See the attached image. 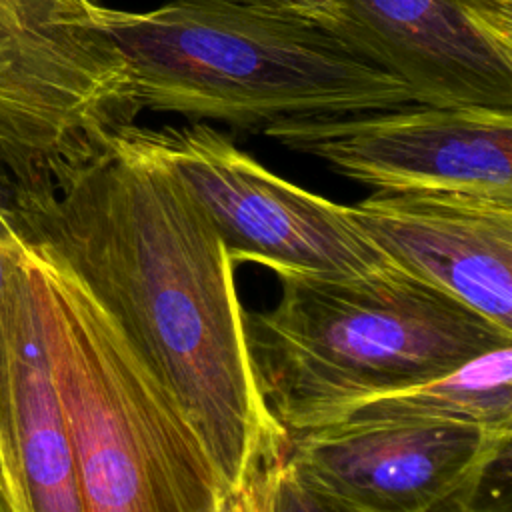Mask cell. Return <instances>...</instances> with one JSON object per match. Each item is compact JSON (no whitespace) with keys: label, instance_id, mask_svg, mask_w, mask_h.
Wrapping results in <instances>:
<instances>
[{"label":"cell","instance_id":"1","mask_svg":"<svg viewBox=\"0 0 512 512\" xmlns=\"http://www.w3.org/2000/svg\"><path fill=\"white\" fill-rule=\"evenodd\" d=\"M36 254L66 268L182 406L226 492L286 444L246 340L234 264L150 128L48 190L2 194Z\"/></svg>","mask_w":512,"mask_h":512},{"label":"cell","instance_id":"7","mask_svg":"<svg viewBox=\"0 0 512 512\" xmlns=\"http://www.w3.org/2000/svg\"><path fill=\"white\" fill-rule=\"evenodd\" d=\"M374 192H464L512 200V110L428 106L280 118L262 128Z\"/></svg>","mask_w":512,"mask_h":512},{"label":"cell","instance_id":"2","mask_svg":"<svg viewBox=\"0 0 512 512\" xmlns=\"http://www.w3.org/2000/svg\"><path fill=\"white\" fill-rule=\"evenodd\" d=\"M142 108L262 130L280 118L348 116L414 102L408 84L348 38L234 0L102 6Z\"/></svg>","mask_w":512,"mask_h":512},{"label":"cell","instance_id":"15","mask_svg":"<svg viewBox=\"0 0 512 512\" xmlns=\"http://www.w3.org/2000/svg\"><path fill=\"white\" fill-rule=\"evenodd\" d=\"M512 436L502 438L436 512H510Z\"/></svg>","mask_w":512,"mask_h":512},{"label":"cell","instance_id":"11","mask_svg":"<svg viewBox=\"0 0 512 512\" xmlns=\"http://www.w3.org/2000/svg\"><path fill=\"white\" fill-rule=\"evenodd\" d=\"M10 356V434L0 456V482L10 512H82L72 448L26 258L12 316Z\"/></svg>","mask_w":512,"mask_h":512},{"label":"cell","instance_id":"12","mask_svg":"<svg viewBox=\"0 0 512 512\" xmlns=\"http://www.w3.org/2000/svg\"><path fill=\"white\" fill-rule=\"evenodd\" d=\"M334 422L512 428V344L492 348L448 374L344 402L328 410L312 428Z\"/></svg>","mask_w":512,"mask_h":512},{"label":"cell","instance_id":"9","mask_svg":"<svg viewBox=\"0 0 512 512\" xmlns=\"http://www.w3.org/2000/svg\"><path fill=\"white\" fill-rule=\"evenodd\" d=\"M348 212L394 266L512 330V200L372 192Z\"/></svg>","mask_w":512,"mask_h":512},{"label":"cell","instance_id":"17","mask_svg":"<svg viewBox=\"0 0 512 512\" xmlns=\"http://www.w3.org/2000/svg\"><path fill=\"white\" fill-rule=\"evenodd\" d=\"M202 512H234L232 510V498H230V492L222 494L218 500H214L208 508H204Z\"/></svg>","mask_w":512,"mask_h":512},{"label":"cell","instance_id":"6","mask_svg":"<svg viewBox=\"0 0 512 512\" xmlns=\"http://www.w3.org/2000/svg\"><path fill=\"white\" fill-rule=\"evenodd\" d=\"M150 134L232 264L350 278L394 268L352 222L348 206L270 172L216 128L192 122Z\"/></svg>","mask_w":512,"mask_h":512},{"label":"cell","instance_id":"5","mask_svg":"<svg viewBox=\"0 0 512 512\" xmlns=\"http://www.w3.org/2000/svg\"><path fill=\"white\" fill-rule=\"evenodd\" d=\"M98 0H0V192L60 184L144 110Z\"/></svg>","mask_w":512,"mask_h":512},{"label":"cell","instance_id":"10","mask_svg":"<svg viewBox=\"0 0 512 512\" xmlns=\"http://www.w3.org/2000/svg\"><path fill=\"white\" fill-rule=\"evenodd\" d=\"M414 102L512 110V0H338Z\"/></svg>","mask_w":512,"mask_h":512},{"label":"cell","instance_id":"3","mask_svg":"<svg viewBox=\"0 0 512 512\" xmlns=\"http://www.w3.org/2000/svg\"><path fill=\"white\" fill-rule=\"evenodd\" d=\"M276 276L278 302L244 314V326L260 392L286 432L512 344V330L398 266L358 278Z\"/></svg>","mask_w":512,"mask_h":512},{"label":"cell","instance_id":"18","mask_svg":"<svg viewBox=\"0 0 512 512\" xmlns=\"http://www.w3.org/2000/svg\"><path fill=\"white\" fill-rule=\"evenodd\" d=\"M0 512H10V504H8L6 492H4V488H2V482H0Z\"/></svg>","mask_w":512,"mask_h":512},{"label":"cell","instance_id":"16","mask_svg":"<svg viewBox=\"0 0 512 512\" xmlns=\"http://www.w3.org/2000/svg\"><path fill=\"white\" fill-rule=\"evenodd\" d=\"M234 2L262 6L268 10H278V12H286V14H294V16L312 20V22L348 38L358 48H362L366 54H370L374 60H378L370 52L364 36L360 34V30L350 20V16L346 14V10L342 8V4L338 0H234Z\"/></svg>","mask_w":512,"mask_h":512},{"label":"cell","instance_id":"8","mask_svg":"<svg viewBox=\"0 0 512 512\" xmlns=\"http://www.w3.org/2000/svg\"><path fill=\"white\" fill-rule=\"evenodd\" d=\"M512 428L334 422L286 432L298 472L346 512H436Z\"/></svg>","mask_w":512,"mask_h":512},{"label":"cell","instance_id":"14","mask_svg":"<svg viewBox=\"0 0 512 512\" xmlns=\"http://www.w3.org/2000/svg\"><path fill=\"white\" fill-rule=\"evenodd\" d=\"M26 246L18 236L2 194H0V456L10 434V394H12V316L18 290L24 280Z\"/></svg>","mask_w":512,"mask_h":512},{"label":"cell","instance_id":"4","mask_svg":"<svg viewBox=\"0 0 512 512\" xmlns=\"http://www.w3.org/2000/svg\"><path fill=\"white\" fill-rule=\"evenodd\" d=\"M82 512H202L226 494L194 424L114 320L26 246Z\"/></svg>","mask_w":512,"mask_h":512},{"label":"cell","instance_id":"13","mask_svg":"<svg viewBox=\"0 0 512 512\" xmlns=\"http://www.w3.org/2000/svg\"><path fill=\"white\" fill-rule=\"evenodd\" d=\"M230 498L234 512H346L298 472L286 444L260 460Z\"/></svg>","mask_w":512,"mask_h":512}]
</instances>
